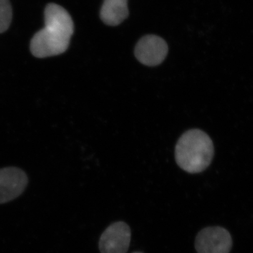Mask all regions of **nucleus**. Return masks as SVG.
<instances>
[{"mask_svg":"<svg viewBox=\"0 0 253 253\" xmlns=\"http://www.w3.org/2000/svg\"><path fill=\"white\" fill-rule=\"evenodd\" d=\"M168 52L166 42L156 36H146L138 42L134 50L136 59L142 64L156 66L166 59Z\"/></svg>","mask_w":253,"mask_h":253,"instance_id":"nucleus-5","label":"nucleus"},{"mask_svg":"<svg viewBox=\"0 0 253 253\" xmlns=\"http://www.w3.org/2000/svg\"><path fill=\"white\" fill-rule=\"evenodd\" d=\"M44 23L45 26L35 34L30 46L32 54L40 59L64 53L74 33L72 18L61 13L46 14Z\"/></svg>","mask_w":253,"mask_h":253,"instance_id":"nucleus-1","label":"nucleus"},{"mask_svg":"<svg viewBox=\"0 0 253 253\" xmlns=\"http://www.w3.org/2000/svg\"><path fill=\"white\" fill-rule=\"evenodd\" d=\"M131 241V230L124 221L111 224L100 237L101 253H126Z\"/></svg>","mask_w":253,"mask_h":253,"instance_id":"nucleus-4","label":"nucleus"},{"mask_svg":"<svg viewBox=\"0 0 253 253\" xmlns=\"http://www.w3.org/2000/svg\"><path fill=\"white\" fill-rule=\"evenodd\" d=\"M128 15L127 0H104L100 11L101 19L110 26L121 24Z\"/></svg>","mask_w":253,"mask_h":253,"instance_id":"nucleus-7","label":"nucleus"},{"mask_svg":"<svg viewBox=\"0 0 253 253\" xmlns=\"http://www.w3.org/2000/svg\"><path fill=\"white\" fill-rule=\"evenodd\" d=\"M213 155L212 140L200 129L186 131L176 144V163L181 169L191 174L204 171L211 164Z\"/></svg>","mask_w":253,"mask_h":253,"instance_id":"nucleus-2","label":"nucleus"},{"mask_svg":"<svg viewBox=\"0 0 253 253\" xmlns=\"http://www.w3.org/2000/svg\"><path fill=\"white\" fill-rule=\"evenodd\" d=\"M231 246L230 234L219 226L205 228L198 234L195 241L198 253H229Z\"/></svg>","mask_w":253,"mask_h":253,"instance_id":"nucleus-3","label":"nucleus"},{"mask_svg":"<svg viewBox=\"0 0 253 253\" xmlns=\"http://www.w3.org/2000/svg\"><path fill=\"white\" fill-rule=\"evenodd\" d=\"M141 253V252H135V253Z\"/></svg>","mask_w":253,"mask_h":253,"instance_id":"nucleus-9","label":"nucleus"},{"mask_svg":"<svg viewBox=\"0 0 253 253\" xmlns=\"http://www.w3.org/2000/svg\"><path fill=\"white\" fill-rule=\"evenodd\" d=\"M26 173L17 168L0 169V204L16 199L28 185Z\"/></svg>","mask_w":253,"mask_h":253,"instance_id":"nucleus-6","label":"nucleus"},{"mask_svg":"<svg viewBox=\"0 0 253 253\" xmlns=\"http://www.w3.org/2000/svg\"><path fill=\"white\" fill-rule=\"evenodd\" d=\"M12 20V8L9 0H0V33L7 31Z\"/></svg>","mask_w":253,"mask_h":253,"instance_id":"nucleus-8","label":"nucleus"}]
</instances>
